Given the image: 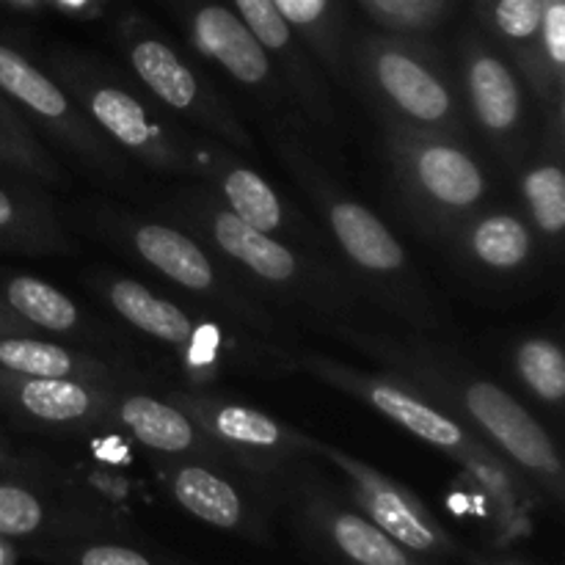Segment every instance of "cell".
I'll return each mask as SVG.
<instances>
[{"label": "cell", "instance_id": "1", "mask_svg": "<svg viewBox=\"0 0 565 565\" xmlns=\"http://www.w3.org/2000/svg\"><path fill=\"white\" fill-rule=\"evenodd\" d=\"M342 337L379 359L384 367L395 370L397 379L417 386L447 414L458 412V417L500 447L508 461L544 486V491H552L555 497L563 494V461L555 441L511 392L483 375L458 367L456 359L441 356L428 342H403L395 337L370 334L356 326L342 329Z\"/></svg>", "mask_w": 565, "mask_h": 565}, {"label": "cell", "instance_id": "2", "mask_svg": "<svg viewBox=\"0 0 565 565\" xmlns=\"http://www.w3.org/2000/svg\"><path fill=\"white\" fill-rule=\"evenodd\" d=\"M92 287L121 323L171 351L191 384H207L230 370L281 373L298 364L281 342L241 323L230 326L188 312L130 276L103 274L92 281Z\"/></svg>", "mask_w": 565, "mask_h": 565}, {"label": "cell", "instance_id": "3", "mask_svg": "<svg viewBox=\"0 0 565 565\" xmlns=\"http://www.w3.org/2000/svg\"><path fill=\"white\" fill-rule=\"evenodd\" d=\"M351 72L390 130L463 141L469 130L461 83L445 55L414 33H362Z\"/></svg>", "mask_w": 565, "mask_h": 565}, {"label": "cell", "instance_id": "4", "mask_svg": "<svg viewBox=\"0 0 565 565\" xmlns=\"http://www.w3.org/2000/svg\"><path fill=\"white\" fill-rule=\"evenodd\" d=\"M47 66L105 141L125 158L158 174L196 177L199 132L160 108L138 83L72 50L55 53Z\"/></svg>", "mask_w": 565, "mask_h": 565}, {"label": "cell", "instance_id": "5", "mask_svg": "<svg viewBox=\"0 0 565 565\" xmlns=\"http://www.w3.org/2000/svg\"><path fill=\"white\" fill-rule=\"evenodd\" d=\"M177 207L188 224L207 237L210 246L218 248L226 263L235 265L265 290L290 298L318 318H329L331 323L340 326V331L356 326L353 323L356 292L323 259L298 252L281 237L254 230L232 210H226L218 196L204 185L182 193Z\"/></svg>", "mask_w": 565, "mask_h": 565}, {"label": "cell", "instance_id": "6", "mask_svg": "<svg viewBox=\"0 0 565 565\" xmlns=\"http://www.w3.org/2000/svg\"><path fill=\"white\" fill-rule=\"evenodd\" d=\"M276 152L292 171L298 185L312 199L345 263L362 279H370L375 296L403 318L430 323L434 312H430L423 285L408 263L406 248L392 235L390 226L362 202L345 196L331 182V177L309 158L307 149L298 147L296 141L276 138Z\"/></svg>", "mask_w": 565, "mask_h": 565}, {"label": "cell", "instance_id": "7", "mask_svg": "<svg viewBox=\"0 0 565 565\" xmlns=\"http://www.w3.org/2000/svg\"><path fill=\"white\" fill-rule=\"evenodd\" d=\"M384 143L397 191L428 235L439 241L456 237L489 202V174L458 138L386 127Z\"/></svg>", "mask_w": 565, "mask_h": 565}, {"label": "cell", "instance_id": "8", "mask_svg": "<svg viewBox=\"0 0 565 565\" xmlns=\"http://www.w3.org/2000/svg\"><path fill=\"white\" fill-rule=\"evenodd\" d=\"M116 42L136 75L138 86L169 110L177 121L204 132L226 147L252 152L254 141L218 88L143 17L127 14L116 25Z\"/></svg>", "mask_w": 565, "mask_h": 565}, {"label": "cell", "instance_id": "9", "mask_svg": "<svg viewBox=\"0 0 565 565\" xmlns=\"http://www.w3.org/2000/svg\"><path fill=\"white\" fill-rule=\"evenodd\" d=\"M0 94L25 116L28 125H36L88 171L105 180H125V154L105 141L103 132L88 121L50 70L39 66L6 39H0Z\"/></svg>", "mask_w": 565, "mask_h": 565}, {"label": "cell", "instance_id": "10", "mask_svg": "<svg viewBox=\"0 0 565 565\" xmlns=\"http://www.w3.org/2000/svg\"><path fill=\"white\" fill-rule=\"evenodd\" d=\"M296 362L309 375L326 381V384L345 392V395L356 397L359 403L379 412L390 423L401 425L403 430L417 436L425 445L447 452L461 467H469L472 461L491 452V447L483 439H475V434L461 419L447 414L445 408L436 406L428 395H423L417 386L406 384V381L362 373L359 367L337 362V359L323 356V353H301Z\"/></svg>", "mask_w": 565, "mask_h": 565}, {"label": "cell", "instance_id": "11", "mask_svg": "<svg viewBox=\"0 0 565 565\" xmlns=\"http://www.w3.org/2000/svg\"><path fill=\"white\" fill-rule=\"evenodd\" d=\"M116 232H121L125 235L121 241H127L132 254L143 265L158 270L166 281H171L174 287L193 292L199 298H210L213 307L230 315L232 320L279 342V326H276V320L259 303H254L235 281L221 276L218 265L213 263V257L204 252V246L196 237L177 230V226L154 224V221L127 224V230L119 224Z\"/></svg>", "mask_w": 565, "mask_h": 565}, {"label": "cell", "instance_id": "12", "mask_svg": "<svg viewBox=\"0 0 565 565\" xmlns=\"http://www.w3.org/2000/svg\"><path fill=\"white\" fill-rule=\"evenodd\" d=\"M169 401L196 423L213 450L230 456L237 467L257 478L281 475L287 467L309 456L307 434L292 430L290 425L259 408L221 401L196 390H174L169 392Z\"/></svg>", "mask_w": 565, "mask_h": 565}, {"label": "cell", "instance_id": "13", "mask_svg": "<svg viewBox=\"0 0 565 565\" xmlns=\"http://www.w3.org/2000/svg\"><path fill=\"white\" fill-rule=\"evenodd\" d=\"M461 92L467 116L500 158L516 166L530 147L527 83L502 50L480 36L461 47Z\"/></svg>", "mask_w": 565, "mask_h": 565}, {"label": "cell", "instance_id": "14", "mask_svg": "<svg viewBox=\"0 0 565 565\" xmlns=\"http://www.w3.org/2000/svg\"><path fill=\"white\" fill-rule=\"evenodd\" d=\"M309 456H323L345 475L351 494L356 500L359 511L384 530L390 539H395L403 550L419 557H441L452 555L456 544L447 539L445 530L434 519V513L417 500L408 489H403L397 480L386 478L379 469L367 467L359 458L323 445V441L309 436Z\"/></svg>", "mask_w": 565, "mask_h": 565}, {"label": "cell", "instance_id": "15", "mask_svg": "<svg viewBox=\"0 0 565 565\" xmlns=\"http://www.w3.org/2000/svg\"><path fill=\"white\" fill-rule=\"evenodd\" d=\"M166 3L174 9L196 53L224 70L237 86L257 94L265 103H281L290 94L268 50L257 42L235 9L218 0H166Z\"/></svg>", "mask_w": 565, "mask_h": 565}, {"label": "cell", "instance_id": "16", "mask_svg": "<svg viewBox=\"0 0 565 565\" xmlns=\"http://www.w3.org/2000/svg\"><path fill=\"white\" fill-rule=\"evenodd\" d=\"M119 390L81 379H31L0 373V403L31 423L50 428H86L108 419Z\"/></svg>", "mask_w": 565, "mask_h": 565}, {"label": "cell", "instance_id": "17", "mask_svg": "<svg viewBox=\"0 0 565 565\" xmlns=\"http://www.w3.org/2000/svg\"><path fill=\"white\" fill-rule=\"evenodd\" d=\"M196 180L218 196L226 210L254 230L279 237L290 226L279 191L259 171L237 160L226 147L199 132L196 141Z\"/></svg>", "mask_w": 565, "mask_h": 565}, {"label": "cell", "instance_id": "18", "mask_svg": "<svg viewBox=\"0 0 565 565\" xmlns=\"http://www.w3.org/2000/svg\"><path fill=\"white\" fill-rule=\"evenodd\" d=\"M232 3H235V14L246 22L248 31L274 58L290 97H296L312 119L334 121V108H331V97L323 86V75L309 61L307 47L298 42L290 25L281 20L274 0H232Z\"/></svg>", "mask_w": 565, "mask_h": 565}, {"label": "cell", "instance_id": "19", "mask_svg": "<svg viewBox=\"0 0 565 565\" xmlns=\"http://www.w3.org/2000/svg\"><path fill=\"white\" fill-rule=\"evenodd\" d=\"M483 20L497 44L519 70L535 103L555 114L561 125L563 88L552 77L541 53V0H483Z\"/></svg>", "mask_w": 565, "mask_h": 565}, {"label": "cell", "instance_id": "20", "mask_svg": "<svg viewBox=\"0 0 565 565\" xmlns=\"http://www.w3.org/2000/svg\"><path fill=\"white\" fill-rule=\"evenodd\" d=\"M0 373L31 375V379H81L92 384L125 390L130 373L97 359L81 348L42 340L36 334L0 337Z\"/></svg>", "mask_w": 565, "mask_h": 565}, {"label": "cell", "instance_id": "21", "mask_svg": "<svg viewBox=\"0 0 565 565\" xmlns=\"http://www.w3.org/2000/svg\"><path fill=\"white\" fill-rule=\"evenodd\" d=\"M108 419L132 436L138 445L163 456H185L204 445L202 430L177 403L158 401L141 392L119 390L110 401Z\"/></svg>", "mask_w": 565, "mask_h": 565}, {"label": "cell", "instance_id": "22", "mask_svg": "<svg viewBox=\"0 0 565 565\" xmlns=\"http://www.w3.org/2000/svg\"><path fill=\"white\" fill-rule=\"evenodd\" d=\"M463 257L489 274H519L533 259V230L511 210L478 213L456 235Z\"/></svg>", "mask_w": 565, "mask_h": 565}, {"label": "cell", "instance_id": "23", "mask_svg": "<svg viewBox=\"0 0 565 565\" xmlns=\"http://www.w3.org/2000/svg\"><path fill=\"white\" fill-rule=\"evenodd\" d=\"M312 522L348 565H425L384 530L375 527L362 511L318 500L312 508Z\"/></svg>", "mask_w": 565, "mask_h": 565}, {"label": "cell", "instance_id": "24", "mask_svg": "<svg viewBox=\"0 0 565 565\" xmlns=\"http://www.w3.org/2000/svg\"><path fill=\"white\" fill-rule=\"evenodd\" d=\"M0 301L33 331H50L61 337H88L86 315L58 287L25 274H6L0 279Z\"/></svg>", "mask_w": 565, "mask_h": 565}, {"label": "cell", "instance_id": "25", "mask_svg": "<svg viewBox=\"0 0 565 565\" xmlns=\"http://www.w3.org/2000/svg\"><path fill=\"white\" fill-rule=\"evenodd\" d=\"M0 248L25 254L72 252V241L50 204L31 191L0 185Z\"/></svg>", "mask_w": 565, "mask_h": 565}, {"label": "cell", "instance_id": "26", "mask_svg": "<svg viewBox=\"0 0 565 565\" xmlns=\"http://www.w3.org/2000/svg\"><path fill=\"white\" fill-rule=\"evenodd\" d=\"M169 486L174 500L210 527L241 530L246 524V502L224 475L202 463H182L169 475Z\"/></svg>", "mask_w": 565, "mask_h": 565}, {"label": "cell", "instance_id": "27", "mask_svg": "<svg viewBox=\"0 0 565 565\" xmlns=\"http://www.w3.org/2000/svg\"><path fill=\"white\" fill-rule=\"evenodd\" d=\"M281 20L290 25L298 42L326 66L334 81H345V31L337 0H274Z\"/></svg>", "mask_w": 565, "mask_h": 565}, {"label": "cell", "instance_id": "28", "mask_svg": "<svg viewBox=\"0 0 565 565\" xmlns=\"http://www.w3.org/2000/svg\"><path fill=\"white\" fill-rule=\"evenodd\" d=\"M0 166L33 177L44 185H64L66 174L58 160L42 147L25 116L0 94Z\"/></svg>", "mask_w": 565, "mask_h": 565}, {"label": "cell", "instance_id": "29", "mask_svg": "<svg viewBox=\"0 0 565 565\" xmlns=\"http://www.w3.org/2000/svg\"><path fill=\"white\" fill-rule=\"evenodd\" d=\"M522 199L539 235L561 243L565 230V171L557 160L541 158L522 174Z\"/></svg>", "mask_w": 565, "mask_h": 565}, {"label": "cell", "instance_id": "30", "mask_svg": "<svg viewBox=\"0 0 565 565\" xmlns=\"http://www.w3.org/2000/svg\"><path fill=\"white\" fill-rule=\"evenodd\" d=\"M519 381L546 406H561L565 397V353L550 337H527L513 351Z\"/></svg>", "mask_w": 565, "mask_h": 565}, {"label": "cell", "instance_id": "31", "mask_svg": "<svg viewBox=\"0 0 565 565\" xmlns=\"http://www.w3.org/2000/svg\"><path fill=\"white\" fill-rule=\"evenodd\" d=\"M381 28L395 33H425L450 17L456 0H359Z\"/></svg>", "mask_w": 565, "mask_h": 565}, {"label": "cell", "instance_id": "32", "mask_svg": "<svg viewBox=\"0 0 565 565\" xmlns=\"http://www.w3.org/2000/svg\"><path fill=\"white\" fill-rule=\"evenodd\" d=\"M44 502L31 489L0 483V539H28L44 527Z\"/></svg>", "mask_w": 565, "mask_h": 565}, {"label": "cell", "instance_id": "33", "mask_svg": "<svg viewBox=\"0 0 565 565\" xmlns=\"http://www.w3.org/2000/svg\"><path fill=\"white\" fill-rule=\"evenodd\" d=\"M541 53L557 86L565 77V0H541Z\"/></svg>", "mask_w": 565, "mask_h": 565}, {"label": "cell", "instance_id": "34", "mask_svg": "<svg viewBox=\"0 0 565 565\" xmlns=\"http://www.w3.org/2000/svg\"><path fill=\"white\" fill-rule=\"evenodd\" d=\"M70 565H154L147 555L119 544H92L75 550L70 557Z\"/></svg>", "mask_w": 565, "mask_h": 565}, {"label": "cell", "instance_id": "35", "mask_svg": "<svg viewBox=\"0 0 565 565\" xmlns=\"http://www.w3.org/2000/svg\"><path fill=\"white\" fill-rule=\"evenodd\" d=\"M6 334H33V329L31 326L22 323V320L17 318V315L11 312L3 301H0V337H6Z\"/></svg>", "mask_w": 565, "mask_h": 565}, {"label": "cell", "instance_id": "36", "mask_svg": "<svg viewBox=\"0 0 565 565\" xmlns=\"http://www.w3.org/2000/svg\"><path fill=\"white\" fill-rule=\"evenodd\" d=\"M47 3L58 6V9L70 11V14H88V11L99 9L103 0H47Z\"/></svg>", "mask_w": 565, "mask_h": 565}, {"label": "cell", "instance_id": "37", "mask_svg": "<svg viewBox=\"0 0 565 565\" xmlns=\"http://www.w3.org/2000/svg\"><path fill=\"white\" fill-rule=\"evenodd\" d=\"M3 3L14 6V9H42L47 6V0H3Z\"/></svg>", "mask_w": 565, "mask_h": 565}, {"label": "cell", "instance_id": "38", "mask_svg": "<svg viewBox=\"0 0 565 565\" xmlns=\"http://www.w3.org/2000/svg\"><path fill=\"white\" fill-rule=\"evenodd\" d=\"M0 565H14V552L6 544V539H0Z\"/></svg>", "mask_w": 565, "mask_h": 565}, {"label": "cell", "instance_id": "39", "mask_svg": "<svg viewBox=\"0 0 565 565\" xmlns=\"http://www.w3.org/2000/svg\"><path fill=\"white\" fill-rule=\"evenodd\" d=\"M475 565H513V563H486V561H478Z\"/></svg>", "mask_w": 565, "mask_h": 565}, {"label": "cell", "instance_id": "40", "mask_svg": "<svg viewBox=\"0 0 565 565\" xmlns=\"http://www.w3.org/2000/svg\"><path fill=\"white\" fill-rule=\"evenodd\" d=\"M0 461H3V458H0Z\"/></svg>", "mask_w": 565, "mask_h": 565}]
</instances>
